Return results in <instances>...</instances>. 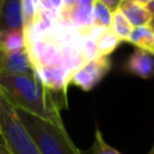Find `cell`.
Wrapping results in <instances>:
<instances>
[{
    "label": "cell",
    "instance_id": "d4e9b609",
    "mask_svg": "<svg viewBox=\"0 0 154 154\" xmlns=\"http://www.w3.org/2000/svg\"><path fill=\"white\" fill-rule=\"evenodd\" d=\"M2 1H4V0H0V7H1V5H2Z\"/></svg>",
    "mask_w": 154,
    "mask_h": 154
},
{
    "label": "cell",
    "instance_id": "8992f818",
    "mask_svg": "<svg viewBox=\"0 0 154 154\" xmlns=\"http://www.w3.org/2000/svg\"><path fill=\"white\" fill-rule=\"evenodd\" d=\"M31 72H34V69L26 48L16 52L0 51V75H26Z\"/></svg>",
    "mask_w": 154,
    "mask_h": 154
},
{
    "label": "cell",
    "instance_id": "52a82bcc",
    "mask_svg": "<svg viewBox=\"0 0 154 154\" xmlns=\"http://www.w3.org/2000/svg\"><path fill=\"white\" fill-rule=\"evenodd\" d=\"M125 70L140 78L148 79L154 76V55L135 48L125 63Z\"/></svg>",
    "mask_w": 154,
    "mask_h": 154
},
{
    "label": "cell",
    "instance_id": "2e32d148",
    "mask_svg": "<svg viewBox=\"0 0 154 154\" xmlns=\"http://www.w3.org/2000/svg\"><path fill=\"white\" fill-rule=\"evenodd\" d=\"M90 154H122V153L118 152L112 146H109L105 141L101 130L99 128H96L95 135H94V142L90 148Z\"/></svg>",
    "mask_w": 154,
    "mask_h": 154
},
{
    "label": "cell",
    "instance_id": "7402d4cb",
    "mask_svg": "<svg viewBox=\"0 0 154 154\" xmlns=\"http://www.w3.org/2000/svg\"><path fill=\"white\" fill-rule=\"evenodd\" d=\"M135 1H137V2H140V4H143V5H147V4H149L152 0H135Z\"/></svg>",
    "mask_w": 154,
    "mask_h": 154
},
{
    "label": "cell",
    "instance_id": "603a6c76",
    "mask_svg": "<svg viewBox=\"0 0 154 154\" xmlns=\"http://www.w3.org/2000/svg\"><path fill=\"white\" fill-rule=\"evenodd\" d=\"M148 154H154V144H153V147H152V149H150V152Z\"/></svg>",
    "mask_w": 154,
    "mask_h": 154
},
{
    "label": "cell",
    "instance_id": "ffe728a7",
    "mask_svg": "<svg viewBox=\"0 0 154 154\" xmlns=\"http://www.w3.org/2000/svg\"><path fill=\"white\" fill-rule=\"evenodd\" d=\"M0 154H10V152L7 150V148L2 142H0Z\"/></svg>",
    "mask_w": 154,
    "mask_h": 154
},
{
    "label": "cell",
    "instance_id": "277c9868",
    "mask_svg": "<svg viewBox=\"0 0 154 154\" xmlns=\"http://www.w3.org/2000/svg\"><path fill=\"white\" fill-rule=\"evenodd\" d=\"M109 69V57H97L76 69L71 75L70 83L84 91H89L107 75Z\"/></svg>",
    "mask_w": 154,
    "mask_h": 154
},
{
    "label": "cell",
    "instance_id": "ba28073f",
    "mask_svg": "<svg viewBox=\"0 0 154 154\" xmlns=\"http://www.w3.org/2000/svg\"><path fill=\"white\" fill-rule=\"evenodd\" d=\"M22 0H4L0 7V32L23 30Z\"/></svg>",
    "mask_w": 154,
    "mask_h": 154
},
{
    "label": "cell",
    "instance_id": "5b68a950",
    "mask_svg": "<svg viewBox=\"0 0 154 154\" xmlns=\"http://www.w3.org/2000/svg\"><path fill=\"white\" fill-rule=\"evenodd\" d=\"M58 22L75 28L78 32L85 31L94 25L93 7L78 4L70 7H63L59 12Z\"/></svg>",
    "mask_w": 154,
    "mask_h": 154
},
{
    "label": "cell",
    "instance_id": "cb8c5ba5",
    "mask_svg": "<svg viewBox=\"0 0 154 154\" xmlns=\"http://www.w3.org/2000/svg\"><path fill=\"white\" fill-rule=\"evenodd\" d=\"M0 142H2V143H4V141H2V136H1V131H0Z\"/></svg>",
    "mask_w": 154,
    "mask_h": 154
},
{
    "label": "cell",
    "instance_id": "7c38bea8",
    "mask_svg": "<svg viewBox=\"0 0 154 154\" xmlns=\"http://www.w3.org/2000/svg\"><path fill=\"white\" fill-rule=\"evenodd\" d=\"M120 42H122L120 38L111 29L102 30L96 41L97 55L99 57H109V54L116 51V48L119 46Z\"/></svg>",
    "mask_w": 154,
    "mask_h": 154
},
{
    "label": "cell",
    "instance_id": "6da1fadb",
    "mask_svg": "<svg viewBox=\"0 0 154 154\" xmlns=\"http://www.w3.org/2000/svg\"><path fill=\"white\" fill-rule=\"evenodd\" d=\"M0 91L16 108L64 126L60 107L51 91L34 72L26 75H0Z\"/></svg>",
    "mask_w": 154,
    "mask_h": 154
},
{
    "label": "cell",
    "instance_id": "8fae6325",
    "mask_svg": "<svg viewBox=\"0 0 154 154\" xmlns=\"http://www.w3.org/2000/svg\"><path fill=\"white\" fill-rule=\"evenodd\" d=\"M25 48V36L23 30H8L0 32V51L16 52Z\"/></svg>",
    "mask_w": 154,
    "mask_h": 154
},
{
    "label": "cell",
    "instance_id": "4fadbf2b",
    "mask_svg": "<svg viewBox=\"0 0 154 154\" xmlns=\"http://www.w3.org/2000/svg\"><path fill=\"white\" fill-rule=\"evenodd\" d=\"M109 29L120 38V41H128L134 26L130 24L126 17L120 12V10L117 8L112 12V20Z\"/></svg>",
    "mask_w": 154,
    "mask_h": 154
},
{
    "label": "cell",
    "instance_id": "7a4b0ae2",
    "mask_svg": "<svg viewBox=\"0 0 154 154\" xmlns=\"http://www.w3.org/2000/svg\"><path fill=\"white\" fill-rule=\"evenodd\" d=\"M16 111L41 154H82L69 136L65 126H58L20 109Z\"/></svg>",
    "mask_w": 154,
    "mask_h": 154
},
{
    "label": "cell",
    "instance_id": "30bf717a",
    "mask_svg": "<svg viewBox=\"0 0 154 154\" xmlns=\"http://www.w3.org/2000/svg\"><path fill=\"white\" fill-rule=\"evenodd\" d=\"M128 42L134 45L136 48L154 55V29L149 25L135 26L130 32Z\"/></svg>",
    "mask_w": 154,
    "mask_h": 154
},
{
    "label": "cell",
    "instance_id": "d6986e66",
    "mask_svg": "<svg viewBox=\"0 0 154 154\" xmlns=\"http://www.w3.org/2000/svg\"><path fill=\"white\" fill-rule=\"evenodd\" d=\"M95 0H76V4L78 5H84V6H91Z\"/></svg>",
    "mask_w": 154,
    "mask_h": 154
},
{
    "label": "cell",
    "instance_id": "3957f363",
    "mask_svg": "<svg viewBox=\"0 0 154 154\" xmlns=\"http://www.w3.org/2000/svg\"><path fill=\"white\" fill-rule=\"evenodd\" d=\"M0 131L10 154H41L36 143L22 124L16 108L0 91Z\"/></svg>",
    "mask_w": 154,
    "mask_h": 154
},
{
    "label": "cell",
    "instance_id": "9a60e30c",
    "mask_svg": "<svg viewBox=\"0 0 154 154\" xmlns=\"http://www.w3.org/2000/svg\"><path fill=\"white\" fill-rule=\"evenodd\" d=\"M91 7H93L94 24L103 29H109L112 20V11L107 6H105L100 0H95Z\"/></svg>",
    "mask_w": 154,
    "mask_h": 154
},
{
    "label": "cell",
    "instance_id": "44dd1931",
    "mask_svg": "<svg viewBox=\"0 0 154 154\" xmlns=\"http://www.w3.org/2000/svg\"><path fill=\"white\" fill-rule=\"evenodd\" d=\"M76 4V0H64V7H70Z\"/></svg>",
    "mask_w": 154,
    "mask_h": 154
},
{
    "label": "cell",
    "instance_id": "5bb4252c",
    "mask_svg": "<svg viewBox=\"0 0 154 154\" xmlns=\"http://www.w3.org/2000/svg\"><path fill=\"white\" fill-rule=\"evenodd\" d=\"M23 30L28 29L41 14V0H22Z\"/></svg>",
    "mask_w": 154,
    "mask_h": 154
},
{
    "label": "cell",
    "instance_id": "e0dca14e",
    "mask_svg": "<svg viewBox=\"0 0 154 154\" xmlns=\"http://www.w3.org/2000/svg\"><path fill=\"white\" fill-rule=\"evenodd\" d=\"M100 1H101L105 6H107L112 12L118 8V5H119V2H120V0H100Z\"/></svg>",
    "mask_w": 154,
    "mask_h": 154
},
{
    "label": "cell",
    "instance_id": "ac0fdd59",
    "mask_svg": "<svg viewBox=\"0 0 154 154\" xmlns=\"http://www.w3.org/2000/svg\"><path fill=\"white\" fill-rule=\"evenodd\" d=\"M147 6V8H148V11H149V13H150V23H149V26L152 28V29H154V0H152L149 4H147L146 5Z\"/></svg>",
    "mask_w": 154,
    "mask_h": 154
},
{
    "label": "cell",
    "instance_id": "9c48e42d",
    "mask_svg": "<svg viewBox=\"0 0 154 154\" xmlns=\"http://www.w3.org/2000/svg\"><path fill=\"white\" fill-rule=\"evenodd\" d=\"M118 10H120V12L126 17V19L134 28L149 25L150 23V13L147 6L135 0H120Z\"/></svg>",
    "mask_w": 154,
    "mask_h": 154
}]
</instances>
